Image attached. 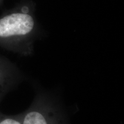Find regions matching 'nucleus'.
<instances>
[{"instance_id": "obj_1", "label": "nucleus", "mask_w": 124, "mask_h": 124, "mask_svg": "<svg viewBox=\"0 0 124 124\" xmlns=\"http://www.w3.org/2000/svg\"><path fill=\"white\" fill-rule=\"evenodd\" d=\"M33 19L25 13H13L0 19V38L24 36L34 28Z\"/></svg>"}, {"instance_id": "obj_2", "label": "nucleus", "mask_w": 124, "mask_h": 124, "mask_svg": "<svg viewBox=\"0 0 124 124\" xmlns=\"http://www.w3.org/2000/svg\"><path fill=\"white\" fill-rule=\"evenodd\" d=\"M48 108L36 103L23 116L21 124H51Z\"/></svg>"}, {"instance_id": "obj_3", "label": "nucleus", "mask_w": 124, "mask_h": 124, "mask_svg": "<svg viewBox=\"0 0 124 124\" xmlns=\"http://www.w3.org/2000/svg\"><path fill=\"white\" fill-rule=\"evenodd\" d=\"M15 71L12 65L4 60H0V100L14 81Z\"/></svg>"}, {"instance_id": "obj_4", "label": "nucleus", "mask_w": 124, "mask_h": 124, "mask_svg": "<svg viewBox=\"0 0 124 124\" xmlns=\"http://www.w3.org/2000/svg\"><path fill=\"white\" fill-rule=\"evenodd\" d=\"M23 116L20 117H8L0 114V124H21Z\"/></svg>"}]
</instances>
